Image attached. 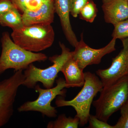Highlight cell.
Wrapping results in <instances>:
<instances>
[{
  "instance_id": "cell-12",
  "label": "cell",
  "mask_w": 128,
  "mask_h": 128,
  "mask_svg": "<svg viewBox=\"0 0 128 128\" xmlns=\"http://www.w3.org/2000/svg\"><path fill=\"white\" fill-rule=\"evenodd\" d=\"M72 0H54L55 12L60 21L66 38L70 44L75 47L78 41L72 30L70 19Z\"/></svg>"
},
{
  "instance_id": "cell-18",
  "label": "cell",
  "mask_w": 128,
  "mask_h": 128,
  "mask_svg": "<svg viewBox=\"0 0 128 128\" xmlns=\"http://www.w3.org/2000/svg\"><path fill=\"white\" fill-rule=\"evenodd\" d=\"M121 116L114 128H128V101L120 109Z\"/></svg>"
},
{
  "instance_id": "cell-9",
  "label": "cell",
  "mask_w": 128,
  "mask_h": 128,
  "mask_svg": "<svg viewBox=\"0 0 128 128\" xmlns=\"http://www.w3.org/2000/svg\"><path fill=\"white\" fill-rule=\"evenodd\" d=\"M121 40L123 48L118 55L112 59L111 66L107 69H100L96 71L104 86L128 76V38Z\"/></svg>"
},
{
  "instance_id": "cell-4",
  "label": "cell",
  "mask_w": 128,
  "mask_h": 128,
  "mask_svg": "<svg viewBox=\"0 0 128 128\" xmlns=\"http://www.w3.org/2000/svg\"><path fill=\"white\" fill-rule=\"evenodd\" d=\"M12 40L25 50L38 52L51 47L55 34L51 25L34 24L24 25L12 30Z\"/></svg>"
},
{
  "instance_id": "cell-20",
  "label": "cell",
  "mask_w": 128,
  "mask_h": 128,
  "mask_svg": "<svg viewBox=\"0 0 128 128\" xmlns=\"http://www.w3.org/2000/svg\"><path fill=\"white\" fill-rule=\"evenodd\" d=\"M92 0H72L70 14L73 17H77L82 9Z\"/></svg>"
},
{
  "instance_id": "cell-24",
  "label": "cell",
  "mask_w": 128,
  "mask_h": 128,
  "mask_svg": "<svg viewBox=\"0 0 128 128\" xmlns=\"http://www.w3.org/2000/svg\"><path fill=\"white\" fill-rule=\"evenodd\" d=\"M125 0L127 1L128 2V0Z\"/></svg>"
},
{
  "instance_id": "cell-22",
  "label": "cell",
  "mask_w": 128,
  "mask_h": 128,
  "mask_svg": "<svg viewBox=\"0 0 128 128\" xmlns=\"http://www.w3.org/2000/svg\"><path fill=\"white\" fill-rule=\"evenodd\" d=\"M15 7L10 0H0V18L9 10Z\"/></svg>"
},
{
  "instance_id": "cell-5",
  "label": "cell",
  "mask_w": 128,
  "mask_h": 128,
  "mask_svg": "<svg viewBox=\"0 0 128 128\" xmlns=\"http://www.w3.org/2000/svg\"><path fill=\"white\" fill-rule=\"evenodd\" d=\"M59 45L62 50L61 54L50 57V60L53 63L51 66L42 69L32 64L25 70L24 73L25 80L23 86L28 88H33L38 82H41L46 89L53 87L58 73L73 54V51L71 52L64 44L60 42Z\"/></svg>"
},
{
  "instance_id": "cell-6",
  "label": "cell",
  "mask_w": 128,
  "mask_h": 128,
  "mask_svg": "<svg viewBox=\"0 0 128 128\" xmlns=\"http://www.w3.org/2000/svg\"><path fill=\"white\" fill-rule=\"evenodd\" d=\"M56 84L55 87L45 89L41 88L39 85H36L34 87L35 90L39 94L38 98L24 103L18 108V112L33 111L40 112L42 116L49 118L57 116V110L51 105V102L57 96H65L66 91L64 88L66 87V86L64 79L62 78L56 80Z\"/></svg>"
},
{
  "instance_id": "cell-8",
  "label": "cell",
  "mask_w": 128,
  "mask_h": 128,
  "mask_svg": "<svg viewBox=\"0 0 128 128\" xmlns=\"http://www.w3.org/2000/svg\"><path fill=\"white\" fill-rule=\"evenodd\" d=\"M116 39H112L106 46L96 49L90 48L83 40V34H81V39L73 51L72 58L80 68L83 70L87 66L100 64L104 56L115 50Z\"/></svg>"
},
{
  "instance_id": "cell-1",
  "label": "cell",
  "mask_w": 128,
  "mask_h": 128,
  "mask_svg": "<svg viewBox=\"0 0 128 128\" xmlns=\"http://www.w3.org/2000/svg\"><path fill=\"white\" fill-rule=\"evenodd\" d=\"M1 42L2 50L0 56V75L9 69H14L15 71L23 70L34 62L45 61L48 59L44 54L34 52L21 48L12 40L8 32L2 33Z\"/></svg>"
},
{
  "instance_id": "cell-7",
  "label": "cell",
  "mask_w": 128,
  "mask_h": 128,
  "mask_svg": "<svg viewBox=\"0 0 128 128\" xmlns=\"http://www.w3.org/2000/svg\"><path fill=\"white\" fill-rule=\"evenodd\" d=\"M25 80L22 70H19L0 82V128L6 124L13 115L18 91Z\"/></svg>"
},
{
  "instance_id": "cell-15",
  "label": "cell",
  "mask_w": 128,
  "mask_h": 128,
  "mask_svg": "<svg viewBox=\"0 0 128 128\" xmlns=\"http://www.w3.org/2000/svg\"><path fill=\"white\" fill-rule=\"evenodd\" d=\"M80 124L78 117H67L64 114H60L54 121H50L47 124L48 128H77Z\"/></svg>"
},
{
  "instance_id": "cell-17",
  "label": "cell",
  "mask_w": 128,
  "mask_h": 128,
  "mask_svg": "<svg viewBox=\"0 0 128 128\" xmlns=\"http://www.w3.org/2000/svg\"><path fill=\"white\" fill-rule=\"evenodd\" d=\"M112 36L114 38L122 39L128 38V19L121 21L114 25Z\"/></svg>"
},
{
  "instance_id": "cell-23",
  "label": "cell",
  "mask_w": 128,
  "mask_h": 128,
  "mask_svg": "<svg viewBox=\"0 0 128 128\" xmlns=\"http://www.w3.org/2000/svg\"><path fill=\"white\" fill-rule=\"evenodd\" d=\"M18 11L22 12L26 10L25 3L26 0H10Z\"/></svg>"
},
{
  "instance_id": "cell-16",
  "label": "cell",
  "mask_w": 128,
  "mask_h": 128,
  "mask_svg": "<svg viewBox=\"0 0 128 128\" xmlns=\"http://www.w3.org/2000/svg\"><path fill=\"white\" fill-rule=\"evenodd\" d=\"M98 10L92 0L89 2L82 9L79 13L80 19L92 23L97 16Z\"/></svg>"
},
{
  "instance_id": "cell-10",
  "label": "cell",
  "mask_w": 128,
  "mask_h": 128,
  "mask_svg": "<svg viewBox=\"0 0 128 128\" xmlns=\"http://www.w3.org/2000/svg\"><path fill=\"white\" fill-rule=\"evenodd\" d=\"M55 12L54 0H46L35 11L26 10L22 15L24 25H51Z\"/></svg>"
},
{
  "instance_id": "cell-2",
  "label": "cell",
  "mask_w": 128,
  "mask_h": 128,
  "mask_svg": "<svg viewBox=\"0 0 128 128\" xmlns=\"http://www.w3.org/2000/svg\"><path fill=\"white\" fill-rule=\"evenodd\" d=\"M84 73V84L75 97L70 100H66L59 96L55 102L57 107L68 106L73 107L76 112V116L80 120L79 125L80 127L84 126L88 122L93 98L104 86L101 80L95 74L89 72Z\"/></svg>"
},
{
  "instance_id": "cell-3",
  "label": "cell",
  "mask_w": 128,
  "mask_h": 128,
  "mask_svg": "<svg viewBox=\"0 0 128 128\" xmlns=\"http://www.w3.org/2000/svg\"><path fill=\"white\" fill-rule=\"evenodd\" d=\"M100 92L98 99L92 102L96 108L95 115L107 122L112 114L128 101V76L104 86Z\"/></svg>"
},
{
  "instance_id": "cell-19",
  "label": "cell",
  "mask_w": 128,
  "mask_h": 128,
  "mask_svg": "<svg viewBox=\"0 0 128 128\" xmlns=\"http://www.w3.org/2000/svg\"><path fill=\"white\" fill-rule=\"evenodd\" d=\"M89 128H114V126H112L107 123V122L102 121L98 119L96 115L90 114L88 122Z\"/></svg>"
},
{
  "instance_id": "cell-14",
  "label": "cell",
  "mask_w": 128,
  "mask_h": 128,
  "mask_svg": "<svg viewBox=\"0 0 128 128\" xmlns=\"http://www.w3.org/2000/svg\"><path fill=\"white\" fill-rule=\"evenodd\" d=\"M0 24L4 27H8L12 30L23 26L24 24L22 15L15 7L9 10L0 18Z\"/></svg>"
},
{
  "instance_id": "cell-13",
  "label": "cell",
  "mask_w": 128,
  "mask_h": 128,
  "mask_svg": "<svg viewBox=\"0 0 128 128\" xmlns=\"http://www.w3.org/2000/svg\"><path fill=\"white\" fill-rule=\"evenodd\" d=\"M78 66L72 56L62 66L60 72L64 74L66 88L80 87L84 84V73Z\"/></svg>"
},
{
  "instance_id": "cell-11",
  "label": "cell",
  "mask_w": 128,
  "mask_h": 128,
  "mask_svg": "<svg viewBox=\"0 0 128 128\" xmlns=\"http://www.w3.org/2000/svg\"><path fill=\"white\" fill-rule=\"evenodd\" d=\"M105 22L114 25L128 18V2L125 0H102Z\"/></svg>"
},
{
  "instance_id": "cell-21",
  "label": "cell",
  "mask_w": 128,
  "mask_h": 128,
  "mask_svg": "<svg viewBox=\"0 0 128 128\" xmlns=\"http://www.w3.org/2000/svg\"><path fill=\"white\" fill-rule=\"evenodd\" d=\"M46 0H26L25 5L26 10H36L39 8L43 3Z\"/></svg>"
}]
</instances>
